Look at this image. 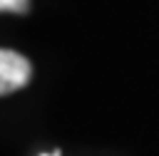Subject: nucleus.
<instances>
[{
    "instance_id": "1",
    "label": "nucleus",
    "mask_w": 159,
    "mask_h": 156,
    "mask_svg": "<svg viewBox=\"0 0 159 156\" xmlns=\"http://www.w3.org/2000/svg\"><path fill=\"white\" fill-rule=\"evenodd\" d=\"M32 77V64L27 57H22L15 50H2L0 52V94L7 97L17 89H22Z\"/></svg>"
},
{
    "instance_id": "2",
    "label": "nucleus",
    "mask_w": 159,
    "mask_h": 156,
    "mask_svg": "<svg viewBox=\"0 0 159 156\" xmlns=\"http://www.w3.org/2000/svg\"><path fill=\"white\" fill-rule=\"evenodd\" d=\"M2 12H15V15H25L30 10V0H0Z\"/></svg>"
},
{
    "instance_id": "3",
    "label": "nucleus",
    "mask_w": 159,
    "mask_h": 156,
    "mask_svg": "<svg viewBox=\"0 0 159 156\" xmlns=\"http://www.w3.org/2000/svg\"><path fill=\"white\" fill-rule=\"evenodd\" d=\"M42 156H60V151H55V154H42Z\"/></svg>"
}]
</instances>
